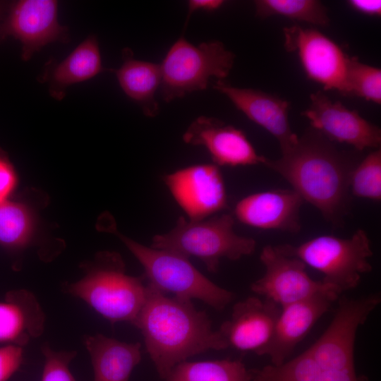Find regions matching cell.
<instances>
[{
    "label": "cell",
    "mask_w": 381,
    "mask_h": 381,
    "mask_svg": "<svg viewBox=\"0 0 381 381\" xmlns=\"http://www.w3.org/2000/svg\"><path fill=\"white\" fill-rule=\"evenodd\" d=\"M132 325L140 331L163 380L190 357L229 348L207 313L197 310L191 300L168 296L147 282L145 302Z\"/></svg>",
    "instance_id": "obj_1"
},
{
    "label": "cell",
    "mask_w": 381,
    "mask_h": 381,
    "mask_svg": "<svg viewBox=\"0 0 381 381\" xmlns=\"http://www.w3.org/2000/svg\"><path fill=\"white\" fill-rule=\"evenodd\" d=\"M263 164L286 180L327 221L335 226L342 223L350 203V176L357 163L332 142L310 128L280 158L265 157Z\"/></svg>",
    "instance_id": "obj_2"
},
{
    "label": "cell",
    "mask_w": 381,
    "mask_h": 381,
    "mask_svg": "<svg viewBox=\"0 0 381 381\" xmlns=\"http://www.w3.org/2000/svg\"><path fill=\"white\" fill-rule=\"evenodd\" d=\"M143 277L126 273L125 265L116 253H100L78 281L65 286L66 292L78 298L111 324L133 323L145 300Z\"/></svg>",
    "instance_id": "obj_3"
},
{
    "label": "cell",
    "mask_w": 381,
    "mask_h": 381,
    "mask_svg": "<svg viewBox=\"0 0 381 381\" xmlns=\"http://www.w3.org/2000/svg\"><path fill=\"white\" fill-rule=\"evenodd\" d=\"M234 226V218L229 214L199 221L180 217L171 230L152 237L150 247L195 257L210 272H216L222 259L237 260L255 250V240L238 235Z\"/></svg>",
    "instance_id": "obj_4"
},
{
    "label": "cell",
    "mask_w": 381,
    "mask_h": 381,
    "mask_svg": "<svg viewBox=\"0 0 381 381\" xmlns=\"http://www.w3.org/2000/svg\"><path fill=\"white\" fill-rule=\"evenodd\" d=\"M125 244L144 269L147 283L167 294L184 299H198L217 310L226 308L234 299L233 292L202 274L188 258L176 253L144 246L109 228Z\"/></svg>",
    "instance_id": "obj_5"
},
{
    "label": "cell",
    "mask_w": 381,
    "mask_h": 381,
    "mask_svg": "<svg viewBox=\"0 0 381 381\" xmlns=\"http://www.w3.org/2000/svg\"><path fill=\"white\" fill-rule=\"evenodd\" d=\"M282 254L294 257L323 274L322 282L341 294L357 287L363 274L372 270L370 241L363 229L351 238L319 236L299 245L274 246Z\"/></svg>",
    "instance_id": "obj_6"
},
{
    "label": "cell",
    "mask_w": 381,
    "mask_h": 381,
    "mask_svg": "<svg viewBox=\"0 0 381 381\" xmlns=\"http://www.w3.org/2000/svg\"><path fill=\"white\" fill-rule=\"evenodd\" d=\"M235 55L219 41L195 46L179 38L169 48L160 66L162 95L169 102L207 88L210 78L223 80L230 73Z\"/></svg>",
    "instance_id": "obj_7"
},
{
    "label": "cell",
    "mask_w": 381,
    "mask_h": 381,
    "mask_svg": "<svg viewBox=\"0 0 381 381\" xmlns=\"http://www.w3.org/2000/svg\"><path fill=\"white\" fill-rule=\"evenodd\" d=\"M260 260L265 267V273L251 284L250 290L281 308L320 293L340 295L322 280L313 279L301 260L282 254L272 246L263 247Z\"/></svg>",
    "instance_id": "obj_8"
},
{
    "label": "cell",
    "mask_w": 381,
    "mask_h": 381,
    "mask_svg": "<svg viewBox=\"0 0 381 381\" xmlns=\"http://www.w3.org/2000/svg\"><path fill=\"white\" fill-rule=\"evenodd\" d=\"M283 31L284 48L297 54L307 77L344 95L349 57L339 46L315 29L294 25Z\"/></svg>",
    "instance_id": "obj_9"
},
{
    "label": "cell",
    "mask_w": 381,
    "mask_h": 381,
    "mask_svg": "<svg viewBox=\"0 0 381 381\" xmlns=\"http://www.w3.org/2000/svg\"><path fill=\"white\" fill-rule=\"evenodd\" d=\"M163 181L188 220H202L227 207L223 176L214 164L183 167L164 175Z\"/></svg>",
    "instance_id": "obj_10"
},
{
    "label": "cell",
    "mask_w": 381,
    "mask_h": 381,
    "mask_svg": "<svg viewBox=\"0 0 381 381\" xmlns=\"http://www.w3.org/2000/svg\"><path fill=\"white\" fill-rule=\"evenodd\" d=\"M301 114L308 119L311 128L331 142L344 143L358 151L380 146L378 126L340 102H332L321 91L310 95V104Z\"/></svg>",
    "instance_id": "obj_11"
},
{
    "label": "cell",
    "mask_w": 381,
    "mask_h": 381,
    "mask_svg": "<svg viewBox=\"0 0 381 381\" xmlns=\"http://www.w3.org/2000/svg\"><path fill=\"white\" fill-rule=\"evenodd\" d=\"M4 35L18 40L21 58L29 60L49 44L63 41L67 29L58 20V3L54 0H20L15 3L4 29Z\"/></svg>",
    "instance_id": "obj_12"
},
{
    "label": "cell",
    "mask_w": 381,
    "mask_h": 381,
    "mask_svg": "<svg viewBox=\"0 0 381 381\" xmlns=\"http://www.w3.org/2000/svg\"><path fill=\"white\" fill-rule=\"evenodd\" d=\"M281 311L273 301L249 296L234 304L218 331L228 346L259 356L269 343Z\"/></svg>",
    "instance_id": "obj_13"
},
{
    "label": "cell",
    "mask_w": 381,
    "mask_h": 381,
    "mask_svg": "<svg viewBox=\"0 0 381 381\" xmlns=\"http://www.w3.org/2000/svg\"><path fill=\"white\" fill-rule=\"evenodd\" d=\"M183 140L203 146L218 167L263 164L265 159L241 130L216 118L200 116L195 119L183 133Z\"/></svg>",
    "instance_id": "obj_14"
},
{
    "label": "cell",
    "mask_w": 381,
    "mask_h": 381,
    "mask_svg": "<svg viewBox=\"0 0 381 381\" xmlns=\"http://www.w3.org/2000/svg\"><path fill=\"white\" fill-rule=\"evenodd\" d=\"M214 89L224 95L250 120L257 123L278 141L282 153L289 151L298 137L289 121V102L259 90L240 88L217 80Z\"/></svg>",
    "instance_id": "obj_15"
},
{
    "label": "cell",
    "mask_w": 381,
    "mask_h": 381,
    "mask_svg": "<svg viewBox=\"0 0 381 381\" xmlns=\"http://www.w3.org/2000/svg\"><path fill=\"white\" fill-rule=\"evenodd\" d=\"M339 296L332 293H320L281 308L272 336L261 356H269L273 365L284 363Z\"/></svg>",
    "instance_id": "obj_16"
},
{
    "label": "cell",
    "mask_w": 381,
    "mask_h": 381,
    "mask_svg": "<svg viewBox=\"0 0 381 381\" xmlns=\"http://www.w3.org/2000/svg\"><path fill=\"white\" fill-rule=\"evenodd\" d=\"M303 198L293 189L255 193L240 200L235 217L242 224L262 230L296 233L301 229L300 209Z\"/></svg>",
    "instance_id": "obj_17"
},
{
    "label": "cell",
    "mask_w": 381,
    "mask_h": 381,
    "mask_svg": "<svg viewBox=\"0 0 381 381\" xmlns=\"http://www.w3.org/2000/svg\"><path fill=\"white\" fill-rule=\"evenodd\" d=\"M44 313L26 289L8 291L0 301V344L23 347L44 331Z\"/></svg>",
    "instance_id": "obj_18"
},
{
    "label": "cell",
    "mask_w": 381,
    "mask_h": 381,
    "mask_svg": "<svg viewBox=\"0 0 381 381\" xmlns=\"http://www.w3.org/2000/svg\"><path fill=\"white\" fill-rule=\"evenodd\" d=\"M83 343L90 354L93 381H128L141 360V344L127 343L102 334L85 335Z\"/></svg>",
    "instance_id": "obj_19"
},
{
    "label": "cell",
    "mask_w": 381,
    "mask_h": 381,
    "mask_svg": "<svg viewBox=\"0 0 381 381\" xmlns=\"http://www.w3.org/2000/svg\"><path fill=\"white\" fill-rule=\"evenodd\" d=\"M102 71L99 44L96 37L92 35L81 42L61 61L49 66L43 78L48 83L51 95L61 100L69 86L88 80Z\"/></svg>",
    "instance_id": "obj_20"
},
{
    "label": "cell",
    "mask_w": 381,
    "mask_h": 381,
    "mask_svg": "<svg viewBox=\"0 0 381 381\" xmlns=\"http://www.w3.org/2000/svg\"><path fill=\"white\" fill-rule=\"evenodd\" d=\"M123 59L121 66L114 71L120 87L140 106L146 116H156L159 107L155 93L162 83L159 64L135 59L129 49L123 50Z\"/></svg>",
    "instance_id": "obj_21"
},
{
    "label": "cell",
    "mask_w": 381,
    "mask_h": 381,
    "mask_svg": "<svg viewBox=\"0 0 381 381\" xmlns=\"http://www.w3.org/2000/svg\"><path fill=\"white\" fill-rule=\"evenodd\" d=\"M164 381H253V375L239 361H186L176 365Z\"/></svg>",
    "instance_id": "obj_22"
},
{
    "label": "cell",
    "mask_w": 381,
    "mask_h": 381,
    "mask_svg": "<svg viewBox=\"0 0 381 381\" xmlns=\"http://www.w3.org/2000/svg\"><path fill=\"white\" fill-rule=\"evenodd\" d=\"M255 15L260 18L280 16L310 24L327 26L329 18L327 8L315 0H256Z\"/></svg>",
    "instance_id": "obj_23"
},
{
    "label": "cell",
    "mask_w": 381,
    "mask_h": 381,
    "mask_svg": "<svg viewBox=\"0 0 381 381\" xmlns=\"http://www.w3.org/2000/svg\"><path fill=\"white\" fill-rule=\"evenodd\" d=\"M32 218L20 203L8 200L0 203V244L8 248L26 245L32 232Z\"/></svg>",
    "instance_id": "obj_24"
},
{
    "label": "cell",
    "mask_w": 381,
    "mask_h": 381,
    "mask_svg": "<svg viewBox=\"0 0 381 381\" xmlns=\"http://www.w3.org/2000/svg\"><path fill=\"white\" fill-rule=\"evenodd\" d=\"M344 95L357 96L380 104V68L363 64L356 57L349 58Z\"/></svg>",
    "instance_id": "obj_25"
},
{
    "label": "cell",
    "mask_w": 381,
    "mask_h": 381,
    "mask_svg": "<svg viewBox=\"0 0 381 381\" xmlns=\"http://www.w3.org/2000/svg\"><path fill=\"white\" fill-rule=\"evenodd\" d=\"M349 188L354 196L375 201L381 200V150L369 153L354 167Z\"/></svg>",
    "instance_id": "obj_26"
},
{
    "label": "cell",
    "mask_w": 381,
    "mask_h": 381,
    "mask_svg": "<svg viewBox=\"0 0 381 381\" xmlns=\"http://www.w3.org/2000/svg\"><path fill=\"white\" fill-rule=\"evenodd\" d=\"M42 353L44 365L40 381H77L69 368L76 356L75 351H55L45 344Z\"/></svg>",
    "instance_id": "obj_27"
},
{
    "label": "cell",
    "mask_w": 381,
    "mask_h": 381,
    "mask_svg": "<svg viewBox=\"0 0 381 381\" xmlns=\"http://www.w3.org/2000/svg\"><path fill=\"white\" fill-rule=\"evenodd\" d=\"M23 360V347L13 345H1L0 381H8L19 370Z\"/></svg>",
    "instance_id": "obj_28"
},
{
    "label": "cell",
    "mask_w": 381,
    "mask_h": 381,
    "mask_svg": "<svg viewBox=\"0 0 381 381\" xmlns=\"http://www.w3.org/2000/svg\"><path fill=\"white\" fill-rule=\"evenodd\" d=\"M16 181L12 165L0 152V203L8 200L16 187Z\"/></svg>",
    "instance_id": "obj_29"
},
{
    "label": "cell",
    "mask_w": 381,
    "mask_h": 381,
    "mask_svg": "<svg viewBox=\"0 0 381 381\" xmlns=\"http://www.w3.org/2000/svg\"><path fill=\"white\" fill-rule=\"evenodd\" d=\"M349 6L354 10L371 16L381 14V1L380 0H350Z\"/></svg>",
    "instance_id": "obj_30"
},
{
    "label": "cell",
    "mask_w": 381,
    "mask_h": 381,
    "mask_svg": "<svg viewBox=\"0 0 381 381\" xmlns=\"http://www.w3.org/2000/svg\"><path fill=\"white\" fill-rule=\"evenodd\" d=\"M224 4L223 0H190L188 3V16L189 17L195 11H202L212 12L218 10Z\"/></svg>",
    "instance_id": "obj_31"
}]
</instances>
